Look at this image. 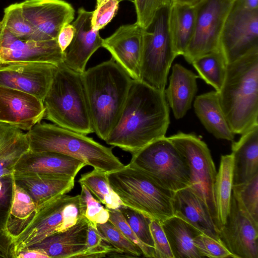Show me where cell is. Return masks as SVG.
<instances>
[{
    "label": "cell",
    "mask_w": 258,
    "mask_h": 258,
    "mask_svg": "<svg viewBox=\"0 0 258 258\" xmlns=\"http://www.w3.org/2000/svg\"><path fill=\"white\" fill-rule=\"evenodd\" d=\"M170 7L160 9L144 31L140 81L164 91L171 64L178 56L169 27Z\"/></svg>",
    "instance_id": "7"
},
{
    "label": "cell",
    "mask_w": 258,
    "mask_h": 258,
    "mask_svg": "<svg viewBox=\"0 0 258 258\" xmlns=\"http://www.w3.org/2000/svg\"><path fill=\"white\" fill-rule=\"evenodd\" d=\"M1 28H2V24H1V21H0V32L1 30Z\"/></svg>",
    "instance_id": "51"
},
{
    "label": "cell",
    "mask_w": 258,
    "mask_h": 258,
    "mask_svg": "<svg viewBox=\"0 0 258 258\" xmlns=\"http://www.w3.org/2000/svg\"><path fill=\"white\" fill-rule=\"evenodd\" d=\"M257 47L258 9H248L234 0L222 30L220 50L229 63Z\"/></svg>",
    "instance_id": "12"
},
{
    "label": "cell",
    "mask_w": 258,
    "mask_h": 258,
    "mask_svg": "<svg viewBox=\"0 0 258 258\" xmlns=\"http://www.w3.org/2000/svg\"><path fill=\"white\" fill-rule=\"evenodd\" d=\"M1 62H2V61H1V58L0 57V63H1Z\"/></svg>",
    "instance_id": "52"
},
{
    "label": "cell",
    "mask_w": 258,
    "mask_h": 258,
    "mask_svg": "<svg viewBox=\"0 0 258 258\" xmlns=\"http://www.w3.org/2000/svg\"><path fill=\"white\" fill-rule=\"evenodd\" d=\"M217 93L235 135L258 125V47L227 64L223 84Z\"/></svg>",
    "instance_id": "3"
},
{
    "label": "cell",
    "mask_w": 258,
    "mask_h": 258,
    "mask_svg": "<svg viewBox=\"0 0 258 258\" xmlns=\"http://www.w3.org/2000/svg\"><path fill=\"white\" fill-rule=\"evenodd\" d=\"M15 182L32 198L36 208L69 192L75 178L64 175L14 172Z\"/></svg>",
    "instance_id": "21"
},
{
    "label": "cell",
    "mask_w": 258,
    "mask_h": 258,
    "mask_svg": "<svg viewBox=\"0 0 258 258\" xmlns=\"http://www.w3.org/2000/svg\"><path fill=\"white\" fill-rule=\"evenodd\" d=\"M173 258L202 257L193 240L202 233L183 219L173 216L161 223Z\"/></svg>",
    "instance_id": "27"
},
{
    "label": "cell",
    "mask_w": 258,
    "mask_h": 258,
    "mask_svg": "<svg viewBox=\"0 0 258 258\" xmlns=\"http://www.w3.org/2000/svg\"><path fill=\"white\" fill-rule=\"evenodd\" d=\"M82 75L94 133L105 141L119 118L132 79L112 57Z\"/></svg>",
    "instance_id": "2"
},
{
    "label": "cell",
    "mask_w": 258,
    "mask_h": 258,
    "mask_svg": "<svg viewBox=\"0 0 258 258\" xmlns=\"http://www.w3.org/2000/svg\"><path fill=\"white\" fill-rule=\"evenodd\" d=\"M218 237L233 258H258V224L239 208L232 194Z\"/></svg>",
    "instance_id": "14"
},
{
    "label": "cell",
    "mask_w": 258,
    "mask_h": 258,
    "mask_svg": "<svg viewBox=\"0 0 258 258\" xmlns=\"http://www.w3.org/2000/svg\"><path fill=\"white\" fill-rule=\"evenodd\" d=\"M109 221L132 242L139 247L142 250L143 256L146 257H153L148 249L140 241L134 233L124 216L119 209L109 210Z\"/></svg>",
    "instance_id": "44"
},
{
    "label": "cell",
    "mask_w": 258,
    "mask_h": 258,
    "mask_svg": "<svg viewBox=\"0 0 258 258\" xmlns=\"http://www.w3.org/2000/svg\"><path fill=\"white\" fill-rule=\"evenodd\" d=\"M174 3L189 6H196L202 0H173Z\"/></svg>",
    "instance_id": "50"
},
{
    "label": "cell",
    "mask_w": 258,
    "mask_h": 258,
    "mask_svg": "<svg viewBox=\"0 0 258 258\" xmlns=\"http://www.w3.org/2000/svg\"><path fill=\"white\" fill-rule=\"evenodd\" d=\"M57 66L47 62H1L0 86L31 94L43 103Z\"/></svg>",
    "instance_id": "13"
},
{
    "label": "cell",
    "mask_w": 258,
    "mask_h": 258,
    "mask_svg": "<svg viewBox=\"0 0 258 258\" xmlns=\"http://www.w3.org/2000/svg\"><path fill=\"white\" fill-rule=\"evenodd\" d=\"M233 186L232 154L222 155L214 185V195L220 229L228 214Z\"/></svg>",
    "instance_id": "30"
},
{
    "label": "cell",
    "mask_w": 258,
    "mask_h": 258,
    "mask_svg": "<svg viewBox=\"0 0 258 258\" xmlns=\"http://www.w3.org/2000/svg\"><path fill=\"white\" fill-rule=\"evenodd\" d=\"M172 209L173 216L185 221L202 234L220 241L218 231L208 207L189 186L175 192Z\"/></svg>",
    "instance_id": "23"
},
{
    "label": "cell",
    "mask_w": 258,
    "mask_h": 258,
    "mask_svg": "<svg viewBox=\"0 0 258 258\" xmlns=\"http://www.w3.org/2000/svg\"><path fill=\"white\" fill-rule=\"evenodd\" d=\"M24 1H29V0H24Z\"/></svg>",
    "instance_id": "53"
},
{
    "label": "cell",
    "mask_w": 258,
    "mask_h": 258,
    "mask_svg": "<svg viewBox=\"0 0 258 258\" xmlns=\"http://www.w3.org/2000/svg\"><path fill=\"white\" fill-rule=\"evenodd\" d=\"M138 24L146 29L161 8L170 7L173 0H134Z\"/></svg>",
    "instance_id": "40"
},
{
    "label": "cell",
    "mask_w": 258,
    "mask_h": 258,
    "mask_svg": "<svg viewBox=\"0 0 258 258\" xmlns=\"http://www.w3.org/2000/svg\"><path fill=\"white\" fill-rule=\"evenodd\" d=\"M198 77L192 71L179 63H175L172 67L169 84L165 89L164 94L176 119L183 117L191 108L198 90L197 79Z\"/></svg>",
    "instance_id": "24"
},
{
    "label": "cell",
    "mask_w": 258,
    "mask_h": 258,
    "mask_svg": "<svg viewBox=\"0 0 258 258\" xmlns=\"http://www.w3.org/2000/svg\"><path fill=\"white\" fill-rule=\"evenodd\" d=\"M167 138L184 158L189 172V187L208 207L219 232L214 195L217 171L210 150L194 133L179 132Z\"/></svg>",
    "instance_id": "9"
},
{
    "label": "cell",
    "mask_w": 258,
    "mask_h": 258,
    "mask_svg": "<svg viewBox=\"0 0 258 258\" xmlns=\"http://www.w3.org/2000/svg\"><path fill=\"white\" fill-rule=\"evenodd\" d=\"M232 194L239 208L258 224V173L246 182L233 185Z\"/></svg>",
    "instance_id": "35"
},
{
    "label": "cell",
    "mask_w": 258,
    "mask_h": 258,
    "mask_svg": "<svg viewBox=\"0 0 258 258\" xmlns=\"http://www.w3.org/2000/svg\"><path fill=\"white\" fill-rule=\"evenodd\" d=\"M128 164L174 192L190 186L188 166L167 137L157 139L132 154Z\"/></svg>",
    "instance_id": "8"
},
{
    "label": "cell",
    "mask_w": 258,
    "mask_h": 258,
    "mask_svg": "<svg viewBox=\"0 0 258 258\" xmlns=\"http://www.w3.org/2000/svg\"><path fill=\"white\" fill-rule=\"evenodd\" d=\"M194 244L202 257H233L232 254L220 241L205 234H200L193 240Z\"/></svg>",
    "instance_id": "43"
},
{
    "label": "cell",
    "mask_w": 258,
    "mask_h": 258,
    "mask_svg": "<svg viewBox=\"0 0 258 258\" xmlns=\"http://www.w3.org/2000/svg\"><path fill=\"white\" fill-rule=\"evenodd\" d=\"M2 62L12 61L63 62V53L57 39L27 41L16 38L2 26L0 32Z\"/></svg>",
    "instance_id": "18"
},
{
    "label": "cell",
    "mask_w": 258,
    "mask_h": 258,
    "mask_svg": "<svg viewBox=\"0 0 258 258\" xmlns=\"http://www.w3.org/2000/svg\"><path fill=\"white\" fill-rule=\"evenodd\" d=\"M43 102L31 94L0 86V122L28 131L45 115Z\"/></svg>",
    "instance_id": "16"
},
{
    "label": "cell",
    "mask_w": 258,
    "mask_h": 258,
    "mask_svg": "<svg viewBox=\"0 0 258 258\" xmlns=\"http://www.w3.org/2000/svg\"><path fill=\"white\" fill-rule=\"evenodd\" d=\"M81 191L79 195L81 215L95 227H97L98 224H103L108 221L109 218V210L102 206L84 185L81 184Z\"/></svg>",
    "instance_id": "38"
},
{
    "label": "cell",
    "mask_w": 258,
    "mask_h": 258,
    "mask_svg": "<svg viewBox=\"0 0 258 258\" xmlns=\"http://www.w3.org/2000/svg\"><path fill=\"white\" fill-rule=\"evenodd\" d=\"M2 26L16 38L27 41H45V37L24 17L20 3L4 10Z\"/></svg>",
    "instance_id": "34"
},
{
    "label": "cell",
    "mask_w": 258,
    "mask_h": 258,
    "mask_svg": "<svg viewBox=\"0 0 258 258\" xmlns=\"http://www.w3.org/2000/svg\"><path fill=\"white\" fill-rule=\"evenodd\" d=\"M144 31L137 22L124 25L103 40L102 47L133 80L140 81Z\"/></svg>",
    "instance_id": "15"
},
{
    "label": "cell",
    "mask_w": 258,
    "mask_h": 258,
    "mask_svg": "<svg viewBox=\"0 0 258 258\" xmlns=\"http://www.w3.org/2000/svg\"><path fill=\"white\" fill-rule=\"evenodd\" d=\"M125 0H96L95 9L92 12V29L99 31L113 18L118 9L120 2Z\"/></svg>",
    "instance_id": "42"
},
{
    "label": "cell",
    "mask_w": 258,
    "mask_h": 258,
    "mask_svg": "<svg viewBox=\"0 0 258 258\" xmlns=\"http://www.w3.org/2000/svg\"><path fill=\"white\" fill-rule=\"evenodd\" d=\"M107 175L124 206L161 223L173 216L175 192L163 187L142 171L127 164Z\"/></svg>",
    "instance_id": "6"
},
{
    "label": "cell",
    "mask_w": 258,
    "mask_h": 258,
    "mask_svg": "<svg viewBox=\"0 0 258 258\" xmlns=\"http://www.w3.org/2000/svg\"><path fill=\"white\" fill-rule=\"evenodd\" d=\"M30 150L49 151L77 158L94 169L107 173L124 165L107 147L86 135L68 130L55 124H36L26 133Z\"/></svg>",
    "instance_id": "4"
},
{
    "label": "cell",
    "mask_w": 258,
    "mask_h": 258,
    "mask_svg": "<svg viewBox=\"0 0 258 258\" xmlns=\"http://www.w3.org/2000/svg\"><path fill=\"white\" fill-rule=\"evenodd\" d=\"M199 77L219 92L226 76L227 62L221 50L211 52L195 59L191 63Z\"/></svg>",
    "instance_id": "32"
},
{
    "label": "cell",
    "mask_w": 258,
    "mask_h": 258,
    "mask_svg": "<svg viewBox=\"0 0 258 258\" xmlns=\"http://www.w3.org/2000/svg\"><path fill=\"white\" fill-rule=\"evenodd\" d=\"M29 150L23 131L0 122V177L13 173L18 161Z\"/></svg>",
    "instance_id": "28"
},
{
    "label": "cell",
    "mask_w": 258,
    "mask_h": 258,
    "mask_svg": "<svg viewBox=\"0 0 258 258\" xmlns=\"http://www.w3.org/2000/svg\"><path fill=\"white\" fill-rule=\"evenodd\" d=\"M196 6L173 3L170 7L169 27L175 50L183 55L194 34Z\"/></svg>",
    "instance_id": "29"
},
{
    "label": "cell",
    "mask_w": 258,
    "mask_h": 258,
    "mask_svg": "<svg viewBox=\"0 0 258 258\" xmlns=\"http://www.w3.org/2000/svg\"><path fill=\"white\" fill-rule=\"evenodd\" d=\"M244 7L249 10L258 9V0H236Z\"/></svg>",
    "instance_id": "49"
},
{
    "label": "cell",
    "mask_w": 258,
    "mask_h": 258,
    "mask_svg": "<svg viewBox=\"0 0 258 258\" xmlns=\"http://www.w3.org/2000/svg\"><path fill=\"white\" fill-rule=\"evenodd\" d=\"M75 28L72 24H68L61 29L57 37V43L63 52L72 41L74 33Z\"/></svg>",
    "instance_id": "47"
},
{
    "label": "cell",
    "mask_w": 258,
    "mask_h": 258,
    "mask_svg": "<svg viewBox=\"0 0 258 258\" xmlns=\"http://www.w3.org/2000/svg\"><path fill=\"white\" fill-rule=\"evenodd\" d=\"M87 165L85 162L64 154L29 150L18 161L14 172L64 175L75 178Z\"/></svg>",
    "instance_id": "20"
},
{
    "label": "cell",
    "mask_w": 258,
    "mask_h": 258,
    "mask_svg": "<svg viewBox=\"0 0 258 258\" xmlns=\"http://www.w3.org/2000/svg\"><path fill=\"white\" fill-rule=\"evenodd\" d=\"M80 195L64 194L36 208L31 221L14 239L16 254L46 237L64 231L83 216Z\"/></svg>",
    "instance_id": "10"
},
{
    "label": "cell",
    "mask_w": 258,
    "mask_h": 258,
    "mask_svg": "<svg viewBox=\"0 0 258 258\" xmlns=\"http://www.w3.org/2000/svg\"><path fill=\"white\" fill-rule=\"evenodd\" d=\"M0 257L16 258L13 238L7 230L0 229Z\"/></svg>",
    "instance_id": "46"
},
{
    "label": "cell",
    "mask_w": 258,
    "mask_h": 258,
    "mask_svg": "<svg viewBox=\"0 0 258 258\" xmlns=\"http://www.w3.org/2000/svg\"><path fill=\"white\" fill-rule=\"evenodd\" d=\"M89 221L81 216L68 229L51 234L29 247L40 250L49 258H77L86 249Z\"/></svg>",
    "instance_id": "22"
},
{
    "label": "cell",
    "mask_w": 258,
    "mask_h": 258,
    "mask_svg": "<svg viewBox=\"0 0 258 258\" xmlns=\"http://www.w3.org/2000/svg\"><path fill=\"white\" fill-rule=\"evenodd\" d=\"M92 12L81 8L78 16L72 24L75 28L73 39L63 52V63L80 73L86 71L87 63L93 54L102 47L103 40L98 31L92 29Z\"/></svg>",
    "instance_id": "19"
},
{
    "label": "cell",
    "mask_w": 258,
    "mask_h": 258,
    "mask_svg": "<svg viewBox=\"0 0 258 258\" xmlns=\"http://www.w3.org/2000/svg\"><path fill=\"white\" fill-rule=\"evenodd\" d=\"M46 118L77 133H94L81 73L58 64L44 99Z\"/></svg>",
    "instance_id": "5"
},
{
    "label": "cell",
    "mask_w": 258,
    "mask_h": 258,
    "mask_svg": "<svg viewBox=\"0 0 258 258\" xmlns=\"http://www.w3.org/2000/svg\"><path fill=\"white\" fill-rule=\"evenodd\" d=\"M118 209L138 238L148 249L154 258L155 246L150 230L152 219L124 205Z\"/></svg>",
    "instance_id": "36"
},
{
    "label": "cell",
    "mask_w": 258,
    "mask_h": 258,
    "mask_svg": "<svg viewBox=\"0 0 258 258\" xmlns=\"http://www.w3.org/2000/svg\"><path fill=\"white\" fill-rule=\"evenodd\" d=\"M233 185L246 182L258 173V125L232 141Z\"/></svg>",
    "instance_id": "25"
},
{
    "label": "cell",
    "mask_w": 258,
    "mask_h": 258,
    "mask_svg": "<svg viewBox=\"0 0 258 258\" xmlns=\"http://www.w3.org/2000/svg\"><path fill=\"white\" fill-rule=\"evenodd\" d=\"M14 192V172L0 177V229L6 230Z\"/></svg>",
    "instance_id": "41"
},
{
    "label": "cell",
    "mask_w": 258,
    "mask_h": 258,
    "mask_svg": "<svg viewBox=\"0 0 258 258\" xmlns=\"http://www.w3.org/2000/svg\"><path fill=\"white\" fill-rule=\"evenodd\" d=\"M36 211L30 196L14 181V197L6 225V230L14 239L28 225Z\"/></svg>",
    "instance_id": "31"
},
{
    "label": "cell",
    "mask_w": 258,
    "mask_h": 258,
    "mask_svg": "<svg viewBox=\"0 0 258 258\" xmlns=\"http://www.w3.org/2000/svg\"><path fill=\"white\" fill-rule=\"evenodd\" d=\"M16 258H49L44 252L40 250L33 248L27 247L19 251Z\"/></svg>",
    "instance_id": "48"
},
{
    "label": "cell",
    "mask_w": 258,
    "mask_h": 258,
    "mask_svg": "<svg viewBox=\"0 0 258 258\" xmlns=\"http://www.w3.org/2000/svg\"><path fill=\"white\" fill-rule=\"evenodd\" d=\"M97 228L104 239L118 251L127 257L143 256L141 248L129 240L109 220L104 223L97 224Z\"/></svg>",
    "instance_id": "37"
},
{
    "label": "cell",
    "mask_w": 258,
    "mask_h": 258,
    "mask_svg": "<svg viewBox=\"0 0 258 258\" xmlns=\"http://www.w3.org/2000/svg\"><path fill=\"white\" fill-rule=\"evenodd\" d=\"M107 172L96 169L81 175L78 182L84 185L108 210L118 209L123 204L110 185Z\"/></svg>",
    "instance_id": "33"
},
{
    "label": "cell",
    "mask_w": 258,
    "mask_h": 258,
    "mask_svg": "<svg viewBox=\"0 0 258 258\" xmlns=\"http://www.w3.org/2000/svg\"><path fill=\"white\" fill-rule=\"evenodd\" d=\"M234 0H202L196 5L195 27L183 56L191 64L196 58L221 50L222 30Z\"/></svg>",
    "instance_id": "11"
},
{
    "label": "cell",
    "mask_w": 258,
    "mask_h": 258,
    "mask_svg": "<svg viewBox=\"0 0 258 258\" xmlns=\"http://www.w3.org/2000/svg\"><path fill=\"white\" fill-rule=\"evenodd\" d=\"M169 124L164 91L132 80L119 118L104 141L133 154L165 137Z\"/></svg>",
    "instance_id": "1"
},
{
    "label": "cell",
    "mask_w": 258,
    "mask_h": 258,
    "mask_svg": "<svg viewBox=\"0 0 258 258\" xmlns=\"http://www.w3.org/2000/svg\"><path fill=\"white\" fill-rule=\"evenodd\" d=\"M150 230L155 246L154 258H173L161 222L157 220L152 219Z\"/></svg>",
    "instance_id": "45"
},
{
    "label": "cell",
    "mask_w": 258,
    "mask_h": 258,
    "mask_svg": "<svg viewBox=\"0 0 258 258\" xmlns=\"http://www.w3.org/2000/svg\"><path fill=\"white\" fill-rule=\"evenodd\" d=\"M114 251L120 252L104 239L97 227L89 222L86 247L77 258L103 257Z\"/></svg>",
    "instance_id": "39"
},
{
    "label": "cell",
    "mask_w": 258,
    "mask_h": 258,
    "mask_svg": "<svg viewBox=\"0 0 258 258\" xmlns=\"http://www.w3.org/2000/svg\"><path fill=\"white\" fill-rule=\"evenodd\" d=\"M194 107L197 116L209 133L217 139L233 141L235 134L226 119L217 91H212L196 97Z\"/></svg>",
    "instance_id": "26"
},
{
    "label": "cell",
    "mask_w": 258,
    "mask_h": 258,
    "mask_svg": "<svg viewBox=\"0 0 258 258\" xmlns=\"http://www.w3.org/2000/svg\"><path fill=\"white\" fill-rule=\"evenodd\" d=\"M20 4L25 19L47 40L57 39L63 26L74 18V8L63 0H29Z\"/></svg>",
    "instance_id": "17"
}]
</instances>
